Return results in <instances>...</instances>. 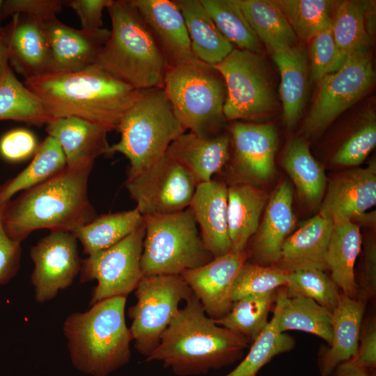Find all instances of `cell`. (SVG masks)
Here are the masks:
<instances>
[{"label": "cell", "mask_w": 376, "mask_h": 376, "mask_svg": "<svg viewBox=\"0 0 376 376\" xmlns=\"http://www.w3.org/2000/svg\"><path fill=\"white\" fill-rule=\"evenodd\" d=\"M281 306L278 327L281 332L301 331L313 334L329 345L332 340V313L314 300L288 297L285 288L279 289Z\"/></svg>", "instance_id": "cell-33"}, {"label": "cell", "mask_w": 376, "mask_h": 376, "mask_svg": "<svg viewBox=\"0 0 376 376\" xmlns=\"http://www.w3.org/2000/svg\"><path fill=\"white\" fill-rule=\"evenodd\" d=\"M290 272L276 265H262L246 260L233 282V301L249 295H259L286 285Z\"/></svg>", "instance_id": "cell-43"}, {"label": "cell", "mask_w": 376, "mask_h": 376, "mask_svg": "<svg viewBox=\"0 0 376 376\" xmlns=\"http://www.w3.org/2000/svg\"><path fill=\"white\" fill-rule=\"evenodd\" d=\"M109 38L94 66L132 88H162L169 66L146 23L130 0H112Z\"/></svg>", "instance_id": "cell-4"}, {"label": "cell", "mask_w": 376, "mask_h": 376, "mask_svg": "<svg viewBox=\"0 0 376 376\" xmlns=\"http://www.w3.org/2000/svg\"><path fill=\"white\" fill-rule=\"evenodd\" d=\"M347 56L336 45L331 26L319 33L311 40L309 47L313 79L318 84L325 76L339 70Z\"/></svg>", "instance_id": "cell-44"}, {"label": "cell", "mask_w": 376, "mask_h": 376, "mask_svg": "<svg viewBox=\"0 0 376 376\" xmlns=\"http://www.w3.org/2000/svg\"><path fill=\"white\" fill-rule=\"evenodd\" d=\"M197 185L192 175L166 154L146 170L127 176L125 181L143 218L187 209Z\"/></svg>", "instance_id": "cell-11"}, {"label": "cell", "mask_w": 376, "mask_h": 376, "mask_svg": "<svg viewBox=\"0 0 376 376\" xmlns=\"http://www.w3.org/2000/svg\"><path fill=\"white\" fill-rule=\"evenodd\" d=\"M53 119L40 99L8 69L0 78V120L42 125Z\"/></svg>", "instance_id": "cell-37"}, {"label": "cell", "mask_w": 376, "mask_h": 376, "mask_svg": "<svg viewBox=\"0 0 376 376\" xmlns=\"http://www.w3.org/2000/svg\"><path fill=\"white\" fill-rule=\"evenodd\" d=\"M284 288L288 297L311 299L331 313L336 308L341 293L331 276L318 269L291 272Z\"/></svg>", "instance_id": "cell-42"}, {"label": "cell", "mask_w": 376, "mask_h": 376, "mask_svg": "<svg viewBox=\"0 0 376 376\" xmlns=\"http://www.w3.org/2000/svg\"><path fill=\"white\" fill-rule=\"evenodd\" d=\"M331 31L338 49L347 56L369 50L370 37L364 19V1H343L336 7Z\"/></svg>", "instance_id": "cell-41"}, {"label": "cell", "mask_w": 376, "mask_h": 376, "mask_svg": "<svg viewBox=\"0 0 376 376\" xmlns=\"http://www.w3.org/2000/svg\"><path fill=\"white\" fill-rule=\"evenodd\" d=\"M35 299L44 303L68 288L81 270L77 240L72 233L52 231L30 250Z\"/></svg>", "instance_id": "cell-14"}, {"label": "cell", "mask_w": 376, "mask_h": 376, "mask_svg": "<svg viewBox=\"0 0 376 376\" xmlns=\"http://www.w3.org/2000/svg\"><path fill=\"white\" fill-rule=\"evenodd\" d=\"M162 89L186 131L201 137L221 133L226 87L214 65L193 56L169 68Z\"/></svg>", "instance_id": "cell-6"}, {"label": "cell", "mask_w": 376, "mask_h": 376, "mask_svg": "<svg viewBox=\"0 0 376 376\" xmlns=\"http://www.w3.org/2000/svg\"><path fill=\"white\" fill-rule=\"evenodd\" d=\"M233 153L231 170L236 179L233 182L253 184L265 181L275 170L274 157L277 133L268 124L235 121L228 128Z\"/></svg>", "instance_id": "cell-15"}, {"label": "cell", "mask_w": 376, "mask_h": 376, "mask_svg": "<svg viewBox=\"0 0 376 376\" xmlns=\"http://www.w3.org/2000/svg\"><path fill=\"white\" fill-rule=\"evenodd\" d=\"M9 56L3 38L0 36V78L10 69L8 66Z\"/></svg>", "instance_id": "cell-53"}, {"label": "cell", "mask_w": 376, "mask_h": 376, "mask_svg": "<svg viewBox=\"0 0 376 376\" xmlns=\"http://www.w3.org/2000/svg\"><path fill=\"white\" fill-rule=\"evenodd\" d=\"M189 208L201 239L214 258L231 251L228 228V185L211 180L197 185Z\"/></svg>", "instance_id": "cell-22"}, {"label": "cell", "mask_w": 376, "mask_h": 376, "mask_svg": "<svg viewBox=\"0 0 376 376\" xmlns=\"http://www.w3.org/2000/svg\"><path fill=\"white\" fill-rule=\"evenodd\" d=\"M126 299H105L66 318L63 333L77 369L91 376H108L130 361L132 338L125 323Z\"/></svg>", "instance_id": "cell-5"}, {"label": "cell", "mask_w": 376, "mask_h": 376, "mask_svg": "<svg viewBox=\"0 0 376 376\" xmlns=\"http://www.w3.org/2000/svg\"><path fill=\"white\" fill-rule=\"evenodd\" d=\"M39 144L36 136L26 129H15L0 139V154L6 160L18 162L33 156Z\"/></svg>", "instance_id": "cell-47"}, {"label": "cell", "mask_w": 376, "mask_h": 376, "mask_svg": "<svg viewBox=\"0 0 376 376\" xmlns=\"http://www.w3.org/2000/svg\"><path fill=\"white\" fill-rule=\"evenodd\" d=\"M3 3V1L0 0V15H1V10ZM4 36H5V32L3 30L2 27L1 26V24H0V36L2 38H4Z\"/></svg>", "instance_id": "cell-54"}, {"label": "cell", "mask_w": 376, "mask_h": 376, "mask_svg": "<svg viewBox=\"0 0 376 376\" xmlns=\"http://www.w3.org/2000/svg\"><path fill=\"white\" fill-rule=\"evenodd\" d=\"M120 141L107 155L123 154L129 160L127 176L142 172L162 158L171 143L186 132L162 88L141 91L123 116Z\"/></svg>", "instance_id": "cell-7"}, {"label": "cell", "mask_w": 376, "mask_h": 376, "mask_svg": "<svg viewBox=\"0 0 376 376\" xmlns=\"http://www.w3.org/2000/svg\"><path fill=\"white\" fill-rule=\"evenodd\" d=\"M266 203L265 192L253 184L233 182L228 186V228L232 251L246 249L258 230Z\"/></svg>", "instance_id": "cell-27"}, {"label": "cell", "mask_w": 376, "mask_h": 376, "mask_svg": "<svg viewBox=\"0 0 376 376\" xmlns=\"http://www.w3.org/2000/svg\"><path fill=\"white\" fill-rule=\"evenodd\" d=\"M280 306L281 298L278 290L273 316L257 338L251 343L244 358L224 376H257L262 368L274 357L288 352L295 347V339L279 329Z\"/></svg>", "instance_id": "cell-36"}, {"label": "cell", "mask_w": 376, "mask_h": 376, "mask_svg": "<svg viewBox=\"0 0 376 376\" xmlns=\"http://www.w3.org/2000/svg\"><path fill=\"white\" fill-rule=\"evenodd\" d=\"M281 74L280 96L283 120L288 128L297 123L304 107L308 88V54L301 46L272 53Z\"/></svg>", "instance_id": "cell-29"}, {"label": "cell", "mask_w": 376, "mask_h": 376, "mask_svg": "<svg viewBox=\"0 0 376 376\" xmlns=\"http://www.w3.org/2000/svg\"><path fill=\"white\" fill-rule=\"evenodd\" d=\"M368 303L364 299H352L341 292L338 303L331 313V342L322 345L318 354L321 376H330L340 363L354 357Z\"/></svg>", "instance_id": "cell-23"}, {"label": "cell", "mask_w": 376, "mask_h": 376, "mask_svg": "<svg viewBox=\"0 0 376 376\" xmlns=\"http://www.w3.org/2000/svg\"><path fill=\"white\" fill-rule=\"evenodd\" d=\"M214 67L226 87L227 120L259 118L275 107L276 98L264 58L258 52L234 48Z\"/></svg>", "instance_id": "cell-10"}, {"label": "cell", "mask_w": 376, "mask_h": 376, "mask_svg": "<svg viewBox=\"0 0 376 376\" xmlns=\"http://www.w3.org/2000/svg\"><path fill=\"white\" fill-rule=\"evenodd\" d=\"M293 189L287 181L280 183L271 196L250 249H246L252 263L276 265L285 240L294 228Z\"/></svg>", "instance_id": "cell-19"}, {"label": "cell", "mask_w": 376, "mask_h": 376, "mask_svg": "<svg viewBox=\"0 0 376 376\" xmlns=\"http://www.w3.org/2000/svg\"><path fill=\"white\" fill-rule=\"evenodd\" d=\"M297 38L311 40L331 26L335 1L328 0H275Z\"/></svg>", "instance_id": "cell-40"}, {"label": "cell", "mask_w": 376, "mask_h": 376, "mask_svg": "<svg viewBox=\"0 0 376 376\" xmlns=\"http://www.w3.org/2000/svg\"><path fill=\"white\" fill-rule=\"evenodd\" d=\"M376 145V124L371 120L361 127L339 148L332 162L338 166L362 163Z\"/></svg>", "instance_id": "cell-45"}, {"label": "cell", "mask_w": 376, "mask_h": 376, "mask_svg": "<svg viewBox=\"0 0 376 376\" xmlns=\"http://www.w3.org/2000/svg\"><path fill=\"white\" fill-rule=\"evenodd\" d=\"M141 258L143 276L180 275L214 258L206 249L190 209L143 218Z\"/></svg>", "instance_id": "cell-8"}, {"label": "cell", "mask_w": 376, "mask_h": 376, "mask_svg": "<svg viewBox=\"0 0 376 376\" xmlns=\"http://www.w3.org/2000/svg\"><path fill=\"white\" fill-rule=\"evenodd\" d=\"M24 85L54 118L73 116L107 132L120 122L141 91L92 65L70 72H49L25 79Z\"/></svg>", "instance_id": "cell-2"}, {"label": "cell", "mask_w": 376, "mask_h": 376, "mask_svg": "<svg viewBox=\"0 0 376 376\" xmlns=\"http://www.w3.org/2000/svg\"><path fill=\"white\" fill-rule=\"evenodd\" d=\"M375 77L369 50L350 54L339 70L318 84V91L304 124L306 132L315 134L328 127L368 93Z\"/></svg>", "instance_id": "cell-13"}, {"label": "cell", "mask_w": 376, "mask_h": 376, "mask_svg": "<svg viewBox=\"0 0 376 376\" xmlns=\"http://www.w3.org/2000/svg\"><path fill=\"white\" fill-rule=\"evenodd\" d=\"M334 223L318 214L308 220L284 241L276 265L289 272L327 269L325 256Z\"/></svg>", "instance_id": "cell-26"}, {"label": "cell", "mask_w": 376, "mask_h": 376, "mask_svg": "<svg viewBox=\"0 0 376 376\" xmlns=\"http://www.w3.org/2000/svg\"><path fill=\"white\" fill-rule=\"evenodd\" d=\"M360 259L357 269L354 270L355 283L357 287V298L368 301L376 297V242L373 237L362 241Z\"/></svg>", "instance_id": "cell-46"}, {"label": "cell", "mask_w": 376, "mask_h": 376, "mask_svg": "<svg viewBox=\"0 0 376 376\" xmlns=\"http://www.w3.org/2000/svg\"><path fill=\"white\" fill-rule=\"evenodd\" d=\"M52 56L51 72H70L94 65L109 38L111 31L77 29L62 23L56 17L43 21Z\"/></svg>", "instance_id": "cell-17"}, {"label": "cell", "mask_w": 376, "mask_h": 376, "mask_svg": "<svg viewBox=\"0 0 376 376\" xmlns=\"http://www.w3.org/2000/svg\"><path fill=\"white\" fill-rule=\"evenodd\" d=\"M65 166V156L59 144L54 138L47 136L39 144L30 164L0 185V207L16 194L40 184Z\"/></svg>", "instance_id": "cell-34"}, {"label": "cell", "mask_w": 376, "mask_h": 376, "mask_svg": "<svg viewBox=\"0 0 376 376\" xmlns=\"http://www.w3.org/2000/svg\"><path fill=\"white\" fill-rule=\"evenodd\" d=\"M112 0H70L65 1L78 16L81 29L96 31L103 26L102 12Z\"/></svg>", "instance_id": "cell-51"}, {"label": "cell", "mask_w": 376, "mask_h": 376, "mask_svg": "<svg viewBox=\"0 0 376 376\" xmlns=\"http://www.w3.org/2000/svg\"><path fill=\"white\" fill-rule=\"evenodd\" d=\"M325 263L330 276L343 293L357 298L354 270L362 246L360 228L354 221L339 219L333 222Z\"/></svg>", "instance_id": "cell-28"}, {"label": "cell", "mask_w": 376, "mask_h": 376, "mask_svg": "<svg viewBox=\"0 0 376 376\" xmlns=\"http://www.w3.org/2000/svg\"><path fill=\"white\" fill-rule=\"evenodd\" d=\"M3 207H0V285L8 283L20 267L21 242L11 239L3 224Z\"/></svg>", "instance_id": "cell-49"}, {"label": "cell", "mask_w": 376, "mask_h": 376, "mask_svg": "<svg viewBox=\"0 0 376 376\" xmlns=\"http://www.w3.org/2000/svg\"><path fill=\"white\" fill-rule=\"evenodd\" d=\"M230 133L201 137L189 132L176 138L166 154L184 166L199 184L222 171L230 161Z\"/></svg>", "instance_id": "cell-24"}, {"label": "cell", "mask_w": 376, "mask_h": 376, "mask_svg": "<svg viewBox=\"0 0 376 376\" xmlns=\"http://www.w3.org/2000/svg\"><path fill=\"white\" fill-rule=\"evenodd\" d=\"M249 344L207 316L192 294L146 361H160L178 376H196L235 363Z\"/></svg>", "instance_id": "cell-1"}, {"label": "cell", "mask_w": 376, "mask_h": 376, "mask_svg": "<svg viewBox=\"0 0 376 376\" xmlns=\"http://www.w3.org/2000/svg\"><path fill=\"white\" fill-rule=\"evenodd\" d=\"M260 42L271 53L296 45L297 37L274 1L238 0Z\"/></svg>", "instance_id": "cell-31"}, {"label": "cell", "mask_w": 376, "mask_h": 376, "mask_svg": "<svg viewBox=\"0 0 376 376\" xmlns=\"http://www.w3.org/2000/svg\"><path fill=\"white\" fill-rule=\"evenodd\" d=\"M136 302L128 308L135 349L148 357L179 311L180 303L192 295L180 275L143 276L135 288Z\"/></svg>", "instance_id": "cell-9"}, {"label": "cell", "mask_w": 376, "mask_h": 376, "mask_svg": "<svg viewBox=\"0 0 376 376\" xmlns=\"http://www.w3.org/2000/svg\"><path fill=\"white\" fill-rule=\"evenodd\" d=\"M282 165L306 202L310 204L320 202L326 189V176L304 139L297 138L289 141L283 155Z\"/></svg>", "instance_id": "cell-35"}, {"label": "cell", "mask_w": 376, "mask_h": 376, "mask_svg": "<svg viewBox=\"0 0 376 376\" xmlns=\"http://www.w3.org/2000/svg\"><path fill=\"white\" fill-rule=\"evenodd\" d=\"M144 236L143 223L117 244L81 261L80 281L97 282L90 305L111 297H127L135 290L143 276L141 258Z\"/></svg>", "instance_id": "cell-12"}, {"label": "cell", "mask_w": 376, "mask_h": 376, "mask_svg": "<svg viewBox=\"0 0 376 376\" xmlns=\"http://www.w3.org/2000/svg\"><path fill=\"white\" fill-rule=\"evenodd\" d=\"M376 203V164L350 170L329 184L319 214L333 222L339 219H363Z\"/></svg>", "instance_id": "cell-18"}, {"label": "cell", "mask_w": 376, "mask_h": 376, "mask_svg": "<svg viewBox=\"0 0 376 376\" xmlns=\"http://www.w3.org/2000/svg\"><path fill=\"white\" fill-rule=\"evenodd\" d=\"M330 376H373V375L370 373V370L350 359L340 363Z\"/></svg>", "instance_id": "cell-52"}, {"label": "cell", "mask_w": 376, "mask_h": 376, "mask_svg": "<svg viewBox=\"0 0 376 376\" xmlns=\"http://www.w3.org/2000/svg\"><path fill=\"white\" fill-rule=\"evenodd\" d=\"M185 19L191 52L199 60L216 65L235 48L219 31L200 0H175Z\"/></svg>", "instance_id": "cell-30"}, {"label": "cell", "mask_w": 376, "mask_h": 376, "mask_svg": "<svg viewBox=\"0 0 376 376\" xmlns=\"http://www.w3.org/2000/svg\"><path fill=\"white\" fill-rule=\"evenodd\" d=\"M248 259L247 249L231 250L201 267L181 273L207 316L217 320L229 312L233 302L231 293L234 280Z\"/></svg>", "instance_id": "cell-16"}, {"label": "cell", "mask_w": 376, "mask_h": 376, "mask_svg": "<svg viewBox=\"0 0 376 376\" xmlns=\"http://www.w3.org/2000/svg\"><path fill=\"white\" fill-rule=\"evenodd\" d=\"M45 130L59 144L68 167L93 165L97 157L107 155L108 132L88 120L73 116L54 118Z\"/></svg>", "instance_id": "cell-25"}, {"label": "cell", "mask_w": 376, "mask_h": 376, "mask_svg": "<svg viewBox=\"0 0 376 376\" xmlns=\"http://www.w3.org/2000/svg\"><path fill=\"white\" fill-rule=\"evenodd\" d=\"M279 289L234 301L229 312L214 322L252 343L269 322L268 316L274 309Z\"/></svg>", "instance_id": "cell-38"}, {"label": "cell", "mask_w": 376, "mask_h": 376, "mask_svg": "<svg viewBox=\"0 0 376 376\" xmlns=\"http://www.w3.org/2000/svg\"><path fill=\"white\" fill-rule=\"evenodd\" d=\"M3 39L9 60L25 79L52 72V52L42 20L15 14Z\"/></svg>", "instance_id": "cell-21"}, {"label": "cell", "mask_w": 376, "mask_h": 376, "mask_svg": "<svg viewBox=\"0 0 376 376\" xmlns=\"http://www.w3.org/2000/svg\"><path fill=\"white\" fill-rule=\"evenodd\" d=\"M93 166H66L8 201L3 212V224L7 235L22 242L36 230L73 233L94 219L96 213L88 195Z\"/></svg>", "instance_id": "cell-3"}, {"label": "cell", "mask_w": 376, "mask_h": 376, "mask_svg": "<svg viewBox=\"0 0 376 376\" xmlns=\"http://www.w3.org/2000/svg\"><path fill=\"white\" fill-rule=\"evenodd\" d=\"M146 23L169 68L193 56L184 17L175 0H130Z\"/></svg>", "instance_id": "cell-20"}, {"label": "cell", "mask_w": 376, "mask_h": 376, "mask_svg": "<svg viewBox=\"0 0 376 376\" xmlns=\"http://www.w3.org/2000/svg\"><path fill=\"white\" fill-rule=\"evenodd\" d=\"M64 2L60 0H8L3 1L1 13L25 14L43 22L56 17Z\"/></svg>", "instance_id": "cell-48"}, {"label": "cell", "mask_w": 376, "mask_h": 376, "mask_svg": "<svg viewBox=\"0 0 376 376\" xmlns=\"http://www.w3.org/2000/svg\"><path fill=\"white\" fill-rule=\"evenodd\" d=\"M352 359L370 370L376 368V315L373 313L364 315L357 353Z\"/></svg>", "instance_id": "cell-50"}, {"label": "cell", "mask_w": 376, "mask_h": 376, "mask_svg": "<svg viewBox=\"0 0 376 376\" xmlns=\"http://www.w3.org/2000/svg\"><path fill=\"white\" fill-rule=\"evenodd\" d=\"M139 210H133L103 214L81 226L72 233L87 256L109 248L143 225Z\"/></svg>", "instance_id": "cell-32"}, {"label": "cell", "mask_w": 376, "mask_h": 376, "mask_svg": "<svg viewBox=\"0 0 376 376\" xmlns=\"http://www.w3.org/2000/svg\"><path fill=\"white\" fill-rule=\"evenodd\" d=\"M223 36L237 49L260 52V41L238 0H200Z\"/></svg>", "instance_id": "cell-39"}]
</instances>
